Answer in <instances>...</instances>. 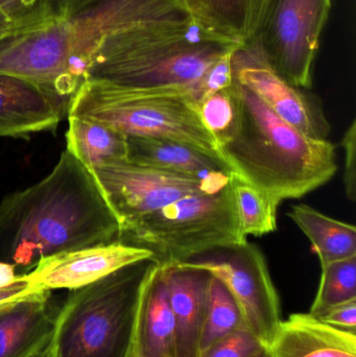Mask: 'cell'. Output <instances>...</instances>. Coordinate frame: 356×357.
I'll return each mask as SVG.
<instances>
[{
	"label": "cell",
	"instance_id": "1",
	"mask_svg": "<svg viewBox=\"0 0 356 357\" xmlns=\"http://www.w3.org/2000/svg\"><path fill=\"white\" fill-rule=\"evenodd\" d=\"M119 236L121 225L93 174L67 150L49 175L0 204V262L18 275L45 258Z\"/></svg>",
	"mask_w": 356,
	"mask_h": 357
},
{
	"label": "cell",
	"instance_id": "2",
	"mask_svg": "<svg viewBox=\"0 0 356 357\" xmlns=\"http://www.w3.org/2000/svg\"><path fill=\"white\" fill-rule=\"evenodd\" d=\"M240 47L192 19L140 25L102 40L86 81L125 89L186 90L196 102L209 67Z\"/></svg>",
	"mask_w": 356,
	"mask_h": 357
},
{
	"label": "cell",
	"instance_id": "3",
	"mask_svg": "<svg viewBox=\"0 0 356 357\" xmlns=\"http://www.w3.org/2000/svg\"><path fill=\"white\" fill-rule=\"evenodd\" d=\"M234 79V77H233ZM240 117L234 137L219 149L234 176L281 204L313 192L338 171L336 146L314 139L280 119L234 79Z\"/></svg>",
	"mask_w": 356,
	"mask_h": 357
},
{
	"label": "cell",
	"instance_id": "4",
	"mask_svg": "<svg viewBox=\"0 0 356 357\" xmlns=\"http://www.w3.org/2000/svg\"><path fill=\"white\" fill-rule=\"evenodd\" d=\"M156 262L142 260L70 291L56 314L54 357H129L144 282Z\"/></svg>",
	"mask_w": 356,
	"mask_h": 357
},
{
	"label": "cell",
	"instance_id": "5",
	"mask_svg": "<svg viewBox=\"0 0 356 357\" xmlns=\"http://www.w3.org/2000/svg\"><path fill=\"white\" fill-rule=\"evenodd\" d=\"M194 102L186 90L125 89L85 81L71 98L68 116L91 119L127 136L175 140L223 161Z\"/></svg>",
	"mask_w": 356,
	"mask_h": 357
},
{
	"label": "cell",
	"instance_id": "6",
	"mask_svg": "<svg viewBox=\"0 0 356 357\" xmlns=\"http://www.w3.org/2000/svg\"><path fill=\"white\" fill-rule=\"evenodd\" d=\"M119 239L148 249L159 266L247 241L230 182L217 192L194 193L167 204L123 229Z\"/></svg>",
	"mask_w": 356,
	"mask_h": 357
},
{
	"label": "cell",
	"instance_id": "7",
	"mask_svg": "<svg viewBox=\"0 0 356 357\" xmlns=\"http://www.w3.org/2000/svg\"><path fill=\"white\" fill-rule=\"evenodd\" d=\"M330 8L332 0H265L245 47L293 85L311 89L314 61Z\"/></svg>",
	"mask_w": 356,
	"mask_h": 357
},
{
	"label": "cell",
	"instance_id": "8",
	"mask_svg": "<svg viewBox=\"0 0 356 357\" xmlns=\"http://www.w3.org/2000/svg\"><path fill=\"white\" fill-rule=\"evenodd\" d=\"M181 266L221 280L238 302L247 328L270 347L282 323L279 296L261 250L247 239L194 256Z\"/></svg>",
	"mask_w": 356,
	"mask_h": 357
},
{
	"label": "cell",
	"instance_id": "9",
	"mask_svg": "<svg viewBox=\"0 0 356 357\" xmlns=\"http://www.w3.org/2000/svg\"><path fill=\"white\" fill-rule=\"evenodd\" d=\"M0 73L33 82L69 102L86 81L70 29L58 17L0 38Z\"/></svg>",
	"mask_w": 356,
	"mask_h": 357
},
{
	"label": "cell",
	"instance_id": "10",
	"mask_svg": "<svg viewBox=\"0 0 356 357\" xmlns=\"http://www.w3.org/2000/svg\"><path fill=\"white\" fill-rule=\"evenodd\" d=\"M56 17L67 23L75 56L87 73L107 36L132 27L190 18L182 0H54Z\"/></svg>",
	"mask_w": 356,
	"mask_h": 357
},
{
	"label": "cell",
	"instance_id": "11",
	"mask_svg": "<svg viewBox=\"0 0 356 357\" xmlns=\"http://www.w3.org/2000/svg\"><path fill=\"white\" fill-rule=\"evenodd\" d=\"M121 232L148 214L194 193H213L228 184L199 180L125 161L92 169Z\"/></svg>",
	"mask_w": 356,
	"mask_h": 357
},
{
	"label": "cell",
	"instance_id": "12",
	"mask_svg": "<svg viewBox=\"0 0 356 357\" xmlns=\"http://www.w3.org/2000/svg\"><path fill=\"white\" fill-rule=\"evenodd\" d=\"M232 69L234 79L250 89L280 119L309 137L327 139L332 126L313 94L286 81L245 46L232 56Z\"/></svg>",
	"mask_w": 356,
	"mask_h": 357
},
{
	"label": "cell",
	"instance_id": "13",
	"mask_svg": "<svg viewBox=\"0 0 356 357\" xmlns=\"http://www.w3.org/2000/svg\"><path fill=\"white\" fill-rule=\"evenodd\" d=\"M146 259H153L152 252L117 239L45 258L27 275L45 291H75Z\"/></svg>",
	"mask_w": 356,
	"mask_h": 357
},
{
	"label": "cell",
	"instance_id": "14",
	"mask_svg": "<svg viewBox=\"0 0 356 357\" xmlns=\"http://www.w3.org/2000/svg\"><path fill=\"white\" fill-rule=\"evenodd\" d=\"M160 266L175 320L173 357H200L212 275L181 264Z\"/></svg>",
	"mask_w": 356,
	"mask_h": 357
},
{
	"label": "cell",
	"instance_id": "15",
	"mask_svg": "<svg viewBox=\"0 0 356 357\" xmlns=\"http://www.w3.org/2000/svg\"><path fill=\"white\" fill-rule=\"evenodd\" d=\"M70 102L22 77L0 73V135L54 130Z\"/></svg>",
	"mask_w": 356,
	"mask_h": 357
},
{
	"label": "cell",
	"instance_id": "16",
	"mask_svg": "<svg viewBox=\"0 0 356 357\" xmlns=\"http://www.w3.org/2000/svg\"><path fill=\"white\" fill-rule=\"evenodd\" d=\"M127 160L135 165L222 184H228L231 178L223 161L182 142L127 136Z\"/></svg>",
	"mask_w": 356,
	"mask_h": 357
},
{
	"label": "cell",
	"instance_id": "17",
	"mask_svg": "<svg viewBox=\"0 0 356 357\" xmlns=\"http://www.w3.org/2000/svg\"><path fill=\"white\" fill-rule=\"evenodd\" d=\"M49 299L39 291L0 308V357H29L52 340L58 312Z\"/></svg>",
	"mask_w": 356,
	"mask_h": 357
},
{
	"label": "cell",
	"instance_id": "18",
	"mask_svg": "<svg viewBox=\"0 0 356 357\" xmlns=\"http://www.w3.org/2000/svg\"><path fill=\"white\" fill-rule=\"evenodd\" d=\"M273 357H356V331L336 328L311 314L282 321L273 343Z\"/></svg>",
	"mask_w": 356,
	"mask_h": 357
},
{
	"label": "cell",
	"instance_id": "19",
	"mask_svg": "<svg viewBox=\"0 0 356 357\" xmlns=\"http://www.w3.org/2000/svg\"><path fill=\"white\" fill-rule=\"evenodd\" d=\"M173 310L162 268L156 264L140 296L133 347L141 357L173 356Z\"/></svg>",
	"mask_w": 356,
	"mask_h": 357
},
{
	"label": "cell",
	"instance_id": "20",
	"mask_svg": "<svg viewBox=\"0 0 356 357\" xmlns=\"http://www.w3.org/2000/svg\"><path fill=\"white\" fill-rule=\"evenodd\" d=\"M265 0H182L192 20L213 35L246 46Z\"/></svg>",
	"mask_w": 356,
	"mask_h": 357
},
{
	"label": "cell",
	"instance_id": "21",
	"mask_svg": "<svg viewBox=\"0 0 356 357\" xmlns=\"http://www.w3.org/2000/svg\"><path fill=\"white\" fill-rule=\"evenodd\" d=\"M67 151L88 169L125 162L127 135L91 119L68 116Z\"/></svg>",
	"mask_w": 356,
	"mask_h": 357
},
{
	"label": "cell",
	"instance_id": "22",
	"mask_svg": "<svg viewBox=\"0 0 356 357\" xmlns=\"http://www.w3.org/2000/svg\"><path fill=\"white\" fill-rule=\"evenodd\" d=\"M288 216L309 239L321 266L355 257L356 228L353 225L330 218L305 204L293 205Z\"/></svg>",
	"mask_w": 356,
	"mask_h": 357
},
{
	"label": "cell",
	"instance_id": "23",
	"mask_svg": "<svg viewBox=\"0 0 356 357\" xmlns=\"http://www.w3.org/2000/svg\"><path fill=\"white\" fill-rule=\"evenodd\" d=\"M230 185L242 237L247 238L251 235L259 237L275 232L280 204L233 174L230 178Z\"/></svg>",
	"mask_w": 356,
	"mask_h": 357
},
{
	"label": "cell",
	"instance_id": "24",
	"mask_svg": "<svg viewBox=\"0 0 356 357\" xmlns=\"http://www.w3.org/2000/svg\"><path fill=\"white\" fill-rule=\"evenodd\" d=\"M242 327L246 324L238 302L221 280L211 277L201 354Z\"/></svg>",
	"mask_w": 356,
	"mask_h": 357
},
{
	"label": "cell",
	"instance_id": "25",
	"mask_svg": "<svg viewBox=\"0 0 356 357\" xmlns=\"http://www.w3.org/2000/svg\"><path fill=\"white\" fill-rule=\"evenodd\" d=\"M196 114L219 149L235 135L240 117V104L235 83L229 88L194 102ZM221 154V153H219Z\"/></svg>",
	"mask_w": 356,
	"mask_h": 357
},
{
	"label": "cell",
	"instance_id": "26",
	"mask_svg": "<svg viewBox=\"0 0 356 357\" xmlns=\"http://www.w3.org/2000/svg\"><path fill=\"white\" fill-rule=\"evenodd\" d=\"M321 270L319 289L309 312L316 318L356 300V256L323 264Z\"/></svg>",
	"mask_w": 356,
	"mask_h": 357
},
{
	"label": "cell",
	"instance_id": "27",
	"mask_svg": "<svg viewBox=\"0 0 356 357\" xmlns=\"http://www.w3.org/2000/svg\"><path fill=\"white\" fill-rule=\"evenodd\" d=\"M0 10L15 31L33 29L56 18L54 0H0Z\"/></svg>",
	"mask_w": 356,
	"mask_h": 357
},
{
	"label": "cell",
	"instance_id": "28",
	"mask_svg": "<svg viewBox=\"0 0 356 357\" xmlns=\"http://www.w3.org/2000/svg\"><path fill=\"white\" fill-rule=\"evenodd\" d=\"M265 347L256 335L242 327L205 349L200 357H255Z\"/></svg>",
	"mask_w": 356,
	"mask_h": 357
},
{
	"label": "cell",
	"instance_id": "29",
	"mask_svg": "<svg viewBox=\"0 0 356 357\" xmlns=\"http://www.w3.org/2000/svg\"><path fill=\"white\" fill-rule=\"evenodd\" d=\"M235 52L225 54L209 67L201 82L200 88H199V98L196 102H200L203 98L211 96L215 92L229 88L233 84L232 56Z\"/></svg>",
	"mask_w": 356,
	"mask_h": 357
},
{
	"label": "cell",
	"instance_id": "30",
	"mask_svg": "<svg viewBox=\"0 0 356 357\" xmlns=\"http://www.w3.org/2000/svg\"><path fill=\"white\" fill-rule=\"evenodd\" d=\"M341 146L345 153L344 185L347 197L356 199V121L353 119L343 136Z\"/></svg>",
	"mask_w": 356,
	"mask_h": 357
},
{
	"label": "cell",
	"instance_id": "31",
	"mask_svg": "<svg viewBox=\"0 0 356 357\" xmlns=\"http://www.w3.org/2000/svg\"><path fill=\"white\" fill-rule=\"evenodd\" d=\"M318 319L336 328L356 331V300L334 306Z\"/></svg>",
	"mask_w": 356,
	"mask_h": 357
},
{
	"label": "cell",
	"instance_id": "32",
	"mask_svg": "<svg viewBox=\"0 0 356 357\" xmlns=\"http://www.w3.org/2000/svg\"><path fill=\"white\" fill-rule=\"evenodd\" d=\"M39 291H45V289L37 287L31 280L29 275H19L14 282L6 287H0V308Z\"/></svg>",
	"mask_w": 356,
	"mask_h": 357
},
{
	"label": "cell",
	"instance_id": "33",
	"mask_svg": "<svg viewBox=\"0 0 356 357\" xmlns=\"http://www.w3.org/2000/svg\"><path fill=\"white\" fill-rule=\"evenodd\" d=\"M18 276L14 266L6 262H0V287L14 282Z\"/></svg>",
	"mask_w": 356,
	"mask_h": 357
},
{
	"label": "cell",
	"instance_id": "34",
	"mask_svg": "<svg viewBox=\"0 0 356 357\" xmlns=\"http://www.w3.org/2000/svg\"><path fill=\"white\" fill-rule=\"evenodd\" d=\"M13 31H15L14 27L12 26L8 18L4 16L2 10H0V38L4 37V36L8 35Z\"/></svg>",
	"mask_w": 356,
	"mask_h": 357
},
{
	"label": "cell",
	"instance_id": "35",
	"mask_svg": "<svg viewBox=\"0 0 356 357\" xmlns=\"http://www.w3.org/2000/svg\"><path fill=\"white\" fill-rule=\"evenodd\" d=\"M52 340H50L48 343H46L41 349L38 350L36 354H33V356L29 357H54L52 356Z\"/></svg>",
	"mask_w": 356,
	"mask_h": 357
},
{
	"label": "cell",
	"instance_id": "36",
	"mask_svg": "<svg viewBox=\"0 0 356 357\" xmlns=\"http://www.w3.org/2000/svg\"><path fill=\"white\" fill-rule=\"evenodd\" d=\"M255 357H273V354H272L269 347H265V349L261 350Z\"/></svg>",
	"mask_w": 356,
	"mask_h": 357
},
{
	"label": "cell",
	"instance_id": "37",
	"mask_svg": "<svg viewBox=\"0 0 356 357\" xmlns=\"http://www.w3.org/2000/svg\"><path fill=\"white\" fill-rule=\"evenodd\" d=\"M129 357H141L139 356V354H137V352H136V350L134 349V347L132 348V351H131V354H130V356Z\"/></svg>",
	"mask_w": 356,
	"mask_h": 357
},
{
	"label": "cell",
	"instance_id": "38",
	"mask_svg": "<svg viewBox=\"0 0 356 357\" xmlns=\"http://www.w3.org/2000/svg\"><path fill=\"white\" fill-rule=\"evenodd\" d=\"M167 357H173V356H167Z\"/></svg>",
	"mask_w": 356,
	"mask_h": 357
}]
</instances>
